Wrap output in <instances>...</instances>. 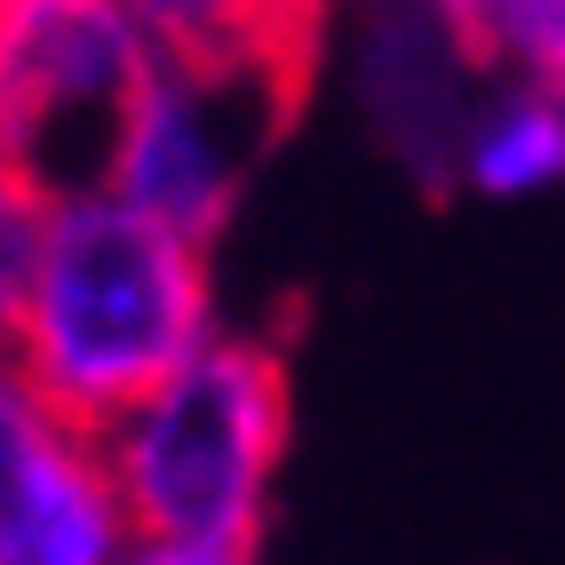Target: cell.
Wrapping results in <instances>:
<instances>
[{
	"mask_svg": "<svg viewBox=\"0 0 565 565\" xmlns=\"http://www.w3.org/2000/svg\"><path fill=\"white\" fill-rule=\"evenodd\" d=\"M41 239H49V207L17 175H0V334H17V311L32 295V271H41Z\"/></svg>",
	"mask_w": 565,
	"mask_h": 565,
	"instance_id": "cell-9",
	"label": "cell"
},
{
	"mask_svg": "<svg viewBox=\"0 0 565 565\" xmlns=\"http://www.w3.org/2000/svg\"><path fill=\"white\" fill-rule=\"evenodd\" d=\"M120 200L143 207L152 223H168L175 239L215 247L223 215H232V200H239V168L215 152V128L200 120L192 88H160L152 120H143V136H136V160L120 175Z\"/></svg>",
	"mask_w": 565,
	"mask_h": 565,
	"instance_id": "cell-5",
	"label": "cell"
},
{
	"mask_svg": "<svg viewBox=\"0 0 565 565\" xmlns=\"http://www.w3.org/2000/svg\"><path fill=\"white\" fill-rule=\"evenodd\" d=\"M120 494L96 455H72L49 470V486L24 502V518L0 534V565H111L120 550Z\"/></svg>",
	"mask_w": 565,
	"mask_h": 565,
	"instance_id": "cell-6",
	"label": "cell"
},
{
	"mask_svg": "<svg viewBox=\"0 0 565 565\" xmlns=\"http://www.w3.org/2000/svg\"><path fill=\"white\" fill-rule=\"evenodd\" d=\"M207 247L175 239L128 200H81L49 223L41 271L17 311V383L81 455L200 359Z\"/></svg>",
	"mask_w": 565,
	"mask_h": 565,
	"instance_id": "cell-1",
	"label": "cell"
},
{
	"mask_svg": "<svg viewBox=\"0 0 565 565\" xmlns=\"http://www.w3.org/2000/svg\"><path fill=\"white\" fill-rule=\"evenodd\" d=\"M160 88L120 0H0V175L41 207L120 192Z\"/></svg>",
	"mask_w": 565,
	"mask_h": 565,
	"instance_id": "cell-3",
	"label": "cell"
},
{
	"mask_svg": "<svg viewBox=\"0 0 565 565\" xmlns=\"http://www.w3.org/2000/svg\"><path fill=\"white\" fill-rule=\"evenodd\" d=\"M192 96H239L263 136H287L319 81L327 0H128Z\"/></svg>",
	"mask_w": 565,
	"mask_h": 565,
	"instance_id": "cell-4",
	"label": "cell"
},
{
	"mask_svg": "<svg viewBox=\"0 0 565 565\" xmlns=\"http://www.w3.org/2000/svg\"><path fill=\"white\" fill-rule=\"evenodd\" d=\"M295 430L287 343H215L104 438V478L128 534L175 550H255L263 486Z\"/></svg>",
	"mask_w": 565,
	"mask_h": 565,
	"instance_id": "cell-2",
	"label": "cell"
},
{
	"mask_svg": "<svg viewBox=\"0 0 565 565\" xmlns=\"http://www.w3.org/2000/svg\"><path fill=\"white\" fill-rule=\"evenodd\" d=\"M136 565H255V550H175V542H160V550H143Z\"/></svg>",
	"mask_w": 565,
	"mask_h": 565,
	"instance_id": "cell-10",
	"label": "cell"
},
{
	"mask_svg": "<svg viewBox=\"0 0 565 565\" xmlns=\"http://www.w3.org/2000/svg\"><path fill=\"white\" fill-rule=\"evenodd\" d=\"M565 175V111L557 104H525L478 143V183L494 192H525V183Z\"/></svg>",
	"mask_w": 565,
	"mask_h": 565,
	"instance_id": "cell-8",
	"label": "cell"
},
{
	"mask_svg": "<svg viewBox=\"0 0 565 565\" xmlns=\"http://www.w3.org/2000/svg\"><path fill=\"white\" fill-rule=\"evenodd\" d=\"M72 455V446L49 430V414L24 398L17 374H0V534L24 518V502L49 486V470Z\"/></svg>",
	"mask_w": 565,
	"mask_h": 565,
	"instance_id": "cell-7",
	"label": "cell"
}]
</instances>
